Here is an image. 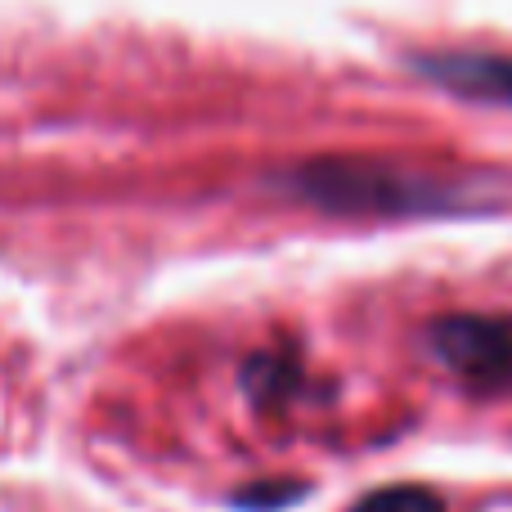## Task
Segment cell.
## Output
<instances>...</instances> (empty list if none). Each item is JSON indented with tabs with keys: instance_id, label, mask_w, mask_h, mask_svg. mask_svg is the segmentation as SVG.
<instances>
[{
	"instance_id": "cell-6",
	"label": "cell",
	"mask_w": 512,
	"mask_h": 512,
	"mask_svg": "<svg viewBox=\"0 0 512 512\" xmlns=\"http://www.w3.org/2000/svg\"><path fill=\"white\" fill-rule=\"evenodd\" d=\"M306 490L301 486H292V490H265V495H239V504L243 508H283V504H292V499H301Z\"/></svg>"
},
{
	"instance_id": "cell-5",
	"label": "cell",
	"mask_w": 512,
	"mask_h": 512,
	"mask_svg": "<svg viewBox=\"0 0 512 512\" xmlns=\"http://www.w3.org/2000/svg\"><path fill=\"white\" fill-rule=\"evenodd\" d=\"M351 512H445V504L427 486H387V490L364 495Z\"/></svg>"
},
{
	"instance_id": "cell-4",
	"label": "cell",
	"mask_w": 512,
	"mask_h": 512,
	"mask_svg": "<svg viewBox=\"0 0 512 512\" xmlns=\"http://www.w3.org/2000/svg\"><path fill=\"white\" fill-rule=\"evenodd\" d=\"M297 387V369L283 364L279 355H261V360L248 364V391L256 405H274V400H288V391Z\"/></svg>"
},
{
	"instance_id": "cell-3",
	"label": "cell",
	"mask_w": 512,
	"mask_h": 512,
	"mask_svg": "<svg viewBox=\"0 0 512 512\" xmlns=\"http://www.w3.org/2000/svg\"><path fill=\"white\" fill-rule=\"evenodd\" d=\"M418 77L436 81L441 90L477 104L512 108V54L490 50H432L414 59Z\"/></svg>"
},
{
	"instance_id": "cell-2",
	"label": "cell",
	"mask_w": 512,
	"mask_h": 512,
	"mask_svg": "<svg viewBox=\"0 0 512 512\" xmlns=\"http://www.w3.org/2000/svg\"><path fill=\"white\" fill-rule=\"evenodd\" d=\"M436 360L477 391L512 382V319L499 315H445L427 328Z\"/></svg>"
},
{
	"instance_id": "cell-1",
	"label": "cell",
	"mask_w": 512,
	"mask_h": 512,
	"mask_svg": "<svg viewBox=\"0 0 512 512\" xmlns=\"http://www.w3.org/2000/svg\"><path fill=\"white\" fill-rule=\"evenodd\" d=\"M283 189L310 207H324L337 216H418L441 212L454 203V189L432 176H418L387 162H360V158H328L306 162L288 171Z\"/></svg>"
}]
</instances>
